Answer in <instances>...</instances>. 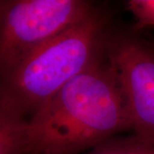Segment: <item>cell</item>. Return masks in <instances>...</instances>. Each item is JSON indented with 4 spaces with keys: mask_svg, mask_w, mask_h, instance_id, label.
Returning a JSON list of instances; mask_svg holds the SVG:
<instances>
[{
    "mask_svg": "<svg viewBox=\"0 0 154 154\" xmlns=\"http://www.w3.org/2000/svg\"><path fill=\"white\" fill-rule=\"evenodd\" d=\"M127 129L125 101L105 54L28 117L25 154H78Z\"/></svg>",
    "mask_w": 154,
    "mask_h": 154,
    "instance_id": "6da1fadb",
    "label": "cell"
},
{
    "mask_svg": "<svg viewBox=\"0 0 154 154\" xmlns=\"http://www.w3.org/2000/svg\"><path fill=\"white\" fill-rule=\"evenodd\" d=\"M105 17L95 11L35 51L0 85L28 117L105 56Z\"/></svg>",
    "mask_w": 154,
    "mask_h": 154,
    "instance_id": "7a4b0ae2",
    "label": "cell"
},
{
    "mask_svg": "<svg viewBox=\"0 0 154 154\" xmlns=\"http://www.w3.org/2000/svg\"><path fill=\"white\" fill-rule=\"evenodd\" d=\"M94 11L84 0H0V81Z\"/></svg>",
    "mask_w": 154,
    "mask_h": 154,
    "instance_id": "3957f363",
    "label": "cell"
},
{
    "mask_svg": "<svg viewBox=\"0 0 154 154\" xmlns=\"http://www.w3.org/2000/svg\"><path fill=\"white\" fill-rule=\"evenodd\" d=\"M106 60L125 101L131 129L154 140V46L136 34L108 36Z\"/></svg>",
    "mask_w": 154,
    "mask_h": 154,
    "instance_id": "277c9868",
    "label": "cell"
},
{
    "mask_svg": "<svg viewBox=\"0 0 154 154\" xmlns=\"http://www.w3.org/2000/svg\"><path fill=\"white\" fill-rule=\"evenodd\" d=\"M28 117L0 85V154H25Z\"/></svg>",
    "mask_w": 154,
    "mask_h": 154,
    "instance_id": "5b68a950",
    "label": "cell"
},
{
    "mask_svg": "<svg viewBox=\"0 0 154 154\" xmlns=\"http://www.w3.org/2000/svg\"><path fill=\"white\" fill-rule=\"evenodd\" d=\"M88 154H154V140L136 134L112 138L92 149Z\"/></svg>",
    "mask_w": 154,
    "mask_h": 154,
    "instance_id": "8992f818",
    "label": "cell"
},
{
    "mask_svg": "<svg viewBox=\"0 0 154 154\" xmlns=\"http://www.w3.org/2000/svg\"><path fill=\"white\" fill-rule=\"evenodd\" d=\"M126 7L134 17L136 31L154 28V0H128Z\"/></svg>",
    "mask_w": 154,
    "mask_h": 154,
    "instance_id": "52a82bcc",
    "label": "cell"
}]
</instances>
